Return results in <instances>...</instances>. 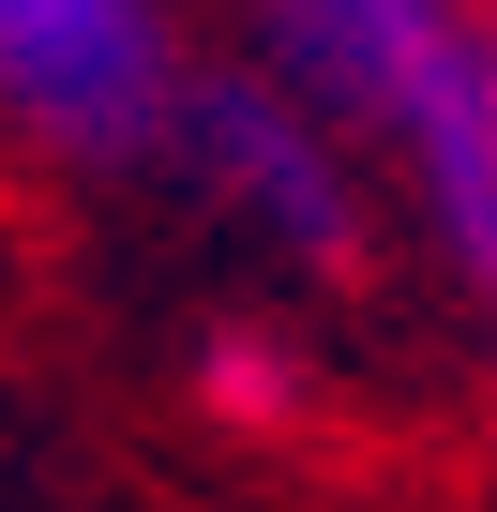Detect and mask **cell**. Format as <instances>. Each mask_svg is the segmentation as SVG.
Wrapping results in <instances>:
<instances>
[{"label":"cell","mask_w":497,"mask_h":512,"mask_svg":"<svg viewBox=\"0 0 497 512\" xmlns=\"http://www.w3.org/2000/svg\"><path fill=\"white\" fill-rule=\"evenodd\" d=\"M196 76L166 0H0V121L61 166H166Z\"/></svg>","instance_id":"1"},{"label":"cell","mask_w":497,"mask_h":512,"mask_svg":"<svg viewBox=\"0 0 497 512\" xmlns=\"http://www.w3.org/2000/svg\"><path fill=\"white\" fill-rule=\"evenodd\" d=\"M241 241H272L287 272H362V181H347V121L317 91H287L272 61H211L166 151Z\"/></svg>","instance_id":"2"},{"label":"cell","mask_w":497,"mask_h":512,"mask_svg":"<svg viewBox=\"0 0 497 512\" xmlns=\"http://www.w3.org/2000/svg\"><path fill=\"white\" fill-rule=\"evenodd\" d=\"M257 16H272V76L392 151L437 136V106L482 76V31H497L467 0H257Z\"/></svg>","instance_id":"3"},{"label":"cell","mask_w":497,"mask_h":512,"mask_svg":"<svg viewBox=\"0 0 497 512\" xmlns=\"http://www.w3.org/2000/svg\"><path fill=\"white\" fill-rule=\"evenodd\" d=\"M407 181H422V211H437V256L467 272V302H482V347H497V31H482V76L437 106V136L407 151Z\"/></svg>","instance_id":"4"},{"label":"cell","mask_w":497,"mask_h":512,"mask_svg":"<svg viewBox=\"0 0 497 512\" xmlns=\"http://www.w3.org/2000/svg\"><path fill=\"white\" fill-rule=\"evenodd\" d=\"M196 407H211V422H241V437H287V422L317 407V377H302V347H287V332L226 317V332L196 347Z\"/></svg>","instance_id":"5"}]
</instances>
